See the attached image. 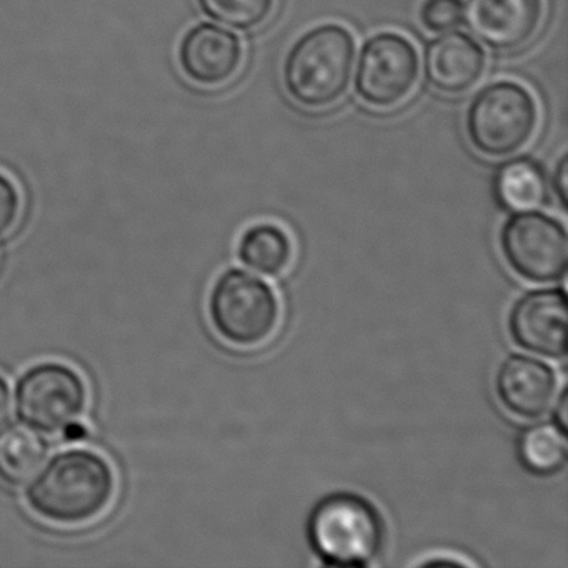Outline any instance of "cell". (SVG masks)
Segmentation results:
<instances>
[{"label":"cell","mask_w":568,"mask_h":568,"mask_svg":"<svg viewBox=\"0 0 568 568\" xmlns=\"http://www.w3.org/2000/svg\"><path fill=\"white\" fill-rule=\"evenodd\" d=\"M355 39L341 24H322L305 32L284 62L285 91L292 101L312 111L341 101L351 84Z\"/></svg>","instance_id":"2"},{"label":"cell","mask_w":568,"mask_h":568,"mask_svg":"<svg viewBox=\"0 0 568 568\" xmlns=\"http://www.w3.org/2000/svg\"><path fill=\"white\" fill-rule=\"evenodd\" d=\"M61 435L69 444H78V442L85 440V438L89 437V430L88 427L79 420L65 427Z\"/></svg>","instance_id":"23"},{"label":"cell","mask_w":568,"mask_h":568,"mask_svg":"<svg viewBox=\"0 0 568 568\" xmlns=\"http://www.w3.org/2000/svg\"><path fill=\"white\" fill-rule=\"evenodd\" d=\"M89 390L75 368L61 362L32 365L16 385V410L24 427L42 435H61L88 408Z\"/></svg>","instance_id":"6"},{"label":"cell","mask_w":568,"mask_h":568,"mask_svg":"<svg viewBox=\"0 0 568 568\" xmlns=\"http://www.w3.org/2000/svg\"><path fill=\"white\" fill-rule=\"evenodd\" d=\"M21 212L22 199L18 185L8 175L0 174V237L14 231Z\"/></svg>","instance_id":"20"},{"label":"cell","mask_w":568,"mask_h":568,"mask_svg":"<svg viewBox=\"0 0 568 568\" xmlns=\"http://www.w3.org/2000/svg\"><path fill=\"white\" fill-rule=\"evenodd\" d=\"M464 21L491 51H518L540 31L544 0H467Z\"/></svg>","instance_id":"9"},{"label":"cell","mask_w":568,"mask_h":568,"mask_svg":"<svg viewBox=\"0 0 568 568\" xmlns=\"http://www.w3.org/2000/svg\"><path fill=\"white\" fill-rule=\"evenodd\" d=\"M308 538L325 564L358 567L377 557L384 525L371 501L354 494H334L312 511Z\"/></svg>","instance_id":"3"},{"label":"cell","mask_w":568,"mask_h":568,"mask_svg":"<svg viewBox=\"0 0 568 568\" xmlns=\"http://www.w3.org/2000/svg\"><path fill=\"white\" fill-rule=\"evenodd\" d=\"M501 251L508 265L531 282H555L568 265V237L564 225L545 214L524 212L505 224Z\"/></svg>","instance_id":"8"},{"label":"cell","mask_w":568,"mask_h":568,"mask_svg":"<svg viewBox=\"0 0 568 568\" xmlns=\"http://www.w3.org/2000/svg\"><path fill=\"white\" fill-rule=\"evenodd\" d=\"M48 455V445L38 432L28 427H9L0 432V481L8 487L28 484Z\"/></svg>","instance_id":"14"},{"label":"cell","mask_w":568,"mask_h":568,"mask_svg":"<svg viewBox=\"0 0 568 568\" xmlns=\"http://www.w3.org/2000/svg\"><path fill=\"white\" fill-rule=\"evenodd\" d=\"M178 59L182 74L192 84L215 89L229 84L239 74L244 49L234 32L202 22L185 32Z\"/></svg>","instance_id":"10"},{"label":"cell","mask_w":568,"mask_h":568,"mask_svg":"<svg viewBox=\"0 0 568 568\" xmlns=\"http://www.w3.org/2000/svg\"><path fill=\"white\" fill-rule=\"evenodd\" d=\"M497 394L510 414L538 420L557 402V375L537 358L511 355L498 368Z\"/></svg>","instance_id":"12"},{"label":"cell","mask_w":568,"mask_h":568,"mask_svg":"<svg viewBox=\"0 0 568 568\" xmlns=\"http://www.w3.org/2000/svg\"><path fill=\"white\" fill-rule=\"evenodd\" d=\"M209 315L215 332L235 347H261L281 324L277 295L244 271L225 272L212 287Z\"/></svg>","instance_id":"5"},{"label":"cell","mask_w":568,"mask_h":568,"mask_svg":"<svg viewBox=\"0 0 568 568\" xmlns=\"http://www.w3.org/2000/svg\"><path fill=\"white\" fill-rule=\"evenodd\" d=\"M12 415L11 385L0 375V428L4 427Z\"/></svg>","instance_id":"22"},{"label":"cell","mask_w":568,"mask_h":568,"mask_svg":"<svg viewBox=\"0 0 568 568\" xmlns=\"http://www.w3.org/2000/svg\"><path fill=\"white\" fill-rule=\"evenodd\" d=\"M118 477L104 455L69 448L51 458L26 490L29 510L45 524L81 527L114 504Z\"/></svg>","instance_id":"1"},{"label":"cell","mask_w":568,"mask_h":568,"mask_svg":"<svg viewBox=\"0 0 568 568\" xmlns=\"http://www.w3.org/2000/svg\"><path fill=\"white\" fill-rule=\"evenodd\" d=\"M239 257L252 271L277 277L291 267L294 244L284 229L274 224H258L242 235Z\"/></svg>","instance_id":"15"},{"label":"cell","mask_w":568,"mask_h":568,"mask_svg":"<svg viewBox=\"0 0 568 568\" xmlns=\"http://www.w3.org/2000/svg\"><path fill=\"white\" fill-rule=\"evenodd\" d=\"M418 18L425 31L432 34H445L464 22V2L462 0H424Z\"/></svg>","instance_id":"19"},{"label":"cell","mask_w":568,"mask_h":568,"mask_svg":"<svg viewBox=\"0 0 568 568\" xmlns=\"http://www.w3.org/2000/svg\"><path fill=\"white\" fill-rule=\"evenodd\" d=\"M547 179L544 171L528 159L508 162L495 178V194L504 207L530 212L547 201Z\"/></svg>","instance_id":"16"},{"label":"cell","mask_w":568,"mask_h":568,"mask_svg":"<svg viewBox=\"0 0 568 568\" xmlns=\"http://www.w3.org/2000/svg\"><path fill=\"white\" fill-rule=\"evenodd\" d=\"M420 74L417 49L404 36L382 32L365 42L355 72L358 98L374 109L402 104Z\"/></svg>","instance_id":"7"},{"label":"cell","mask_w":568,"mask_h":568,"mask_svg":"<svg viewBox=\"0 0 568 568\" xmlns=\"http://www.w3.org/2000/svg\"><path fill=\"white\" fill-rule=\"evenodd\" d=\"M465 124L475 151L491 159L510 158L537 132L538 105L524 85L494 82L471 99Z\"/></svg>","instance_id":"4"},{"label":"cell","mask_w":568,"mask_h":568,"mask_svg":"<svg viewBox=\"0 0 568 568\" xmlns=\"http://www.w3.org/2000/svg\"><path fill=\"white\" fill-rule=\"evenodd\" d=\"M518 452L525 467L534 474H557L567 462L565 432L557 425H535L521 435Z\"/></svg>","instance_id":"17"},{"label":"cell","mask_w":568,"mask_h":568,"mask_svg":"<svg viewBox=\"0 0 568 568\" xmlns=\"http://www.w3.org/2000/svg\"><path fill=\"white\" fill-rule=\"evenodd\" d=\"M197 4L212 21L241 32L262 28L275 9V0H197Z\"/></svg>","instance_id":"18"},{"label":"cell","mask_w":568,"mask_h":568,"mask_svg":"<svg viewBox=\"0 0 568 568\" xmlns=\"http://www.w3.org/2000/svg\"><path fill=\"white\" fill-rule=\"evenodd\" d=\"M425 78L435 91L460 95L478 84L485 72V52L464 32H445L425 49Z\"/></svg>","instance_id":"13"},{"label":"cell","mask_w":568,"mask_h":568,"mask_svg":"<svg viewBox=\"0 0 568 568\" xmlns=\"http://www.w3.org/2000/svg\"><path fill=\"white\" fill-rule=\"evenodd\" d=\"M567 394L564 390L558 402H555V425L564 432H567Z\"/></svg>","instance_id":"24"},{"label":"cell","mask_w":568,"mask_h":568,"mask_svg":"<svg viewBox=\"0 0 568 568\" xmlns=\"http://www.w3.org/2000/svg\"><path fill=\"white\" fill-rule=\"evenodd\" d=\"M567 297L557 288L528 292L510 312V334L520 347L548 358L567 354Z\"/></svg>","instance_id":"11"},{"label":"cell","mask_w":568,"mask_h":568,"mask_svg":"<svg viewBox=\"0 0 568 568\" xmlns=\"http://www.w3.org/2000/svg\"><path fill=\"white\" fill-rule=\"evenodd\" d=\"M551 187L557 194L561 209H567L568 204V155H561L558 164L555 165L554 178H551Z\"/></svg>","instance_id":"21"}]
</instances>
